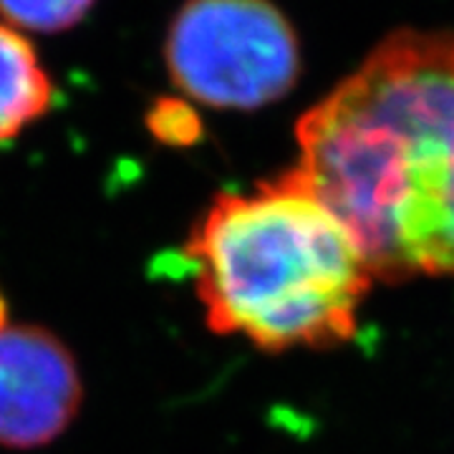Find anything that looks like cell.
Masks as SVG:
<instances>
[{
	"instance_id": "1",
	"label": "cell",
	"mask_w": 454,
	"mask_h": 454,
	"mask_svg": "<svg viewBox=\"0 0 454 454\" xmlns=\"http://www.w3.org/2000/svg\"><path fill=\"white\" fill-rule=\"evenodd\" d=\"M298 169L384 280L454 276V35L399 31L301 116Z\"/></svg>"
},
{
	"instance_id": "2",
	"label": "cell",
	"mask_w": 454,
	"mask_h": 454,
	"mask_svg": "<svg viewBox=\"0 0 454 454\" xmlns=\"http://www.w3.org/2000/svg\"><path fill=\"white\" fill-rule=\"evenodd\" d=\"M182 255L212 331L265 351L351 339L373 278L351 230L298 167L215 197Z\"/></svg>"
},
{
	"instance_id": "3",
	"label": "cell",
	"mask_w": 454,
	"mask_h": 454,
	"mask_svg": "<svg viewBox=\"0 0 454 454\" xmlns=\"http://www.w3.org/2000/svg\"><path fill=\"white\" fill-rule=\"evenodd\" d=\"M164 61L187 98L258 109L291 91L301 49L270 0H187L169 26Z\"/></svg>"
},
{
	"instance_id": "4",
	"label": "cell",
	"mask_w": 454,
	"mask_h": 454,
	"mask_svg": "<svg viewBox=\"0 0 454 454\" xmlns=\"http://www.w3.org/2000/svg\"><path fill=\"white\" fill-rule=\"evenodd\" d=\"M82 406V376L61 340L38 325L0 331V447L49 444Z\"/></svg>"
},
{
	"instance_id": "5",
	"label": "cell",
	"mask_w": 454,
	"mask_h": 454,
	"mask_svg": "<svg viewBox=\"0 0 454 454\" xmlns=\"http://www.w3.org/2000/svg\"><path fill=\"white\" fill-rule=\"evenodd\" d=\"M53 106V82L31 41L0 23V145L16 139Z\"/></svg>"
},
{
	"instance_id": "6",
	"label": "cell",
	"mask_w": 454,
	"mask_h": 454,
	"mask_svg": "<svg viewBox=\"0 0 454 454\" xmlns=\"http://www.w3.org/2000/svg\"><path fill=\"white\" fill-rule=\"evenodd\" d=\"M97 0H0V16L18 31H68L89 16Z\"/></svg>"
},
{
	"instance_id": "7",
	"label": "cell",
	"mask_w": 454,
	"mask_h": 454,
	"mask_svg": "<svg viewBox=\"0 0 454 454\" xmlns=\"http://www.w3.org/2000/svg\"><path fill=\"white\" fill-rule=\"evenodd\" d=\"M146 129L157 142L169 146H190L202 137L195 106L182 98H157L146 112Z\"/></svg>"
},
{
	"instance_id": "8",
	"label": "cell",
	"mask_w": 454,
	"mask_h": 454,
	"mask_svg": "<svg viewBox=\"0 0 454 454\" xmlns=\"http://www.w3.org/2000/svg\"><path fill=\"white\" fill-rule=\"evenodd\" d=\"M8 328V303H5V295L0 293V331Z\"/></svg>"
}]
</instances>
